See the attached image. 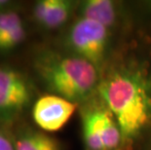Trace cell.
<instances>
[{
    "label": "cell",
    "instance_id": "obj_1",
    "mask_svg": "<svg viewBox=\"0 0 151 150\" xmlns=\"http://www.w3.org/2000/svg\"><path fill=\"white\" fill-rule=\"evenodd\" d=\"M98 94L121 130L133 141L151 128V79L141 70L120 67L101 79Z\"/></svg>",
    "mask_w": 151,
    "mask_h": 150
},
{
    "label": "cell",
    "instance_id": "obj_2",
    "mask_svg": "<svg viewBox=\"0 0 151 150\" xmlns=\"http://www.w3.org/2000/svg\"><path fill=\"white\" fill-rule=\"evenodd\" d=\"M35 69L53 95L74 103L86 100L98 91L101 79L94 65L73 54L41 55L35 62Z\"/></svg>",
    "mask_w": 151,
    "mask_h": 150
},
{
    "label": "cell",
    "instance_id": "obj_3",
    "mask_svg": "<svg viewBox=\"0 0 151 150\" xmlns=\"http://www.w3.org/2000/svg\"><path fill=\"white\" fill-rule=\"evenodd\" d=\"M67 44L73 55L88 60L101 70L108 52L109 30L98 22L80 18L70 28Z\"/></svg>",
    "mask_w": 151,
    "mask_h": 150
},
{
    "label": "cell",
    "instance_id": "obj_4",
    "mask_svg": "<svg viewBox=\"0 0 151 150\" xmlns=\"http://www.w3.org/2000/svg\"><path fill=\"white\" fill-rule=\"evenodd\" d=\"M77 103L57 95H46L35 101L32 117L36 125L45 132H58L74 114Z\"/></svg>",
    "mask_w": 151,
    "mask_h": 150
},
{
    "label": "cell",
    "instance_id": "obj_5",
    "mask_svg": "<svg viewBox=\"0 0 151 150\" xmlns=\"http://www.w3.org/2000/svg\"><path fill=\"white\" fill-rule=\"evenodd\" d=\"M89 111L104 150L117 149L123 141V136L112 113L105 106L90 108Z\"/></svg>",
    "mask_w": 151,
    "mask_h": 150
},
{
    "label": "cell",
    "instance_id": "obj_6",
    "mask_svg": "<svg viewBox=\"0 0 151 150\" xmlns=\"http://www.w3.org/2000/svg\"><path fill=\"white\" fill-rule=\"evenodd\" d=\"M80 16L98 22L109 28L117 21L116 5L108 0H88L80 6Z\"/></svg>",
    "mask_w": 151,
    "mask_h": 150
},
{
    "label": "cell",
    "instance_id": "obj_7",
    "mask_svg": "<svg viewBox=\"0 0 151 150\" xmlns=\"http://www.w3.org/2000/svg\"><path fill=\"white\" fill-rule=\"evenodd\" d=\"M14 143L16 150H60L58 140L37 131L22 133Z\"/></svg>",
    "mask_w": 151,
    "mask_h": 150
},
{
    "label": "cell",
    "instance_id": "obj_8",
    "mask_svg": "<svg viewBox=\"0 0 151 150\" xmlns=\"http://www.w3.org/2000/svg\"><path fill=\"white\" fill-rule=\"evenodd\" d=\"M31 100L30 88L0 91V113L5 115L20 112Z\"/></svg>",
    "mask_w": 151,
    "mask_h": 150
},
{
    "label": "cell",
    "instance_id": "obj_9",
    "mask_svg": "<svg viewBox=\"0 0 151 150\" xmlns=\"http://www.w3.org/2000/svg\"><path fill=\"white\" fill-rule=\"evenodd\" d=\"M73 3L67 0H56L55 5L44 20L39 24L42 27L53 29L62 27L71 15Z\"/></svg>",
    "mask_w": 151,
    "mask_h": 150
},
{
    "label": "cell",
    "instance_id": "obj_10",
    "mask_svg": "<svg viewBox=\"0 0 151 150\" xmlns=\"http://www.w3.org/2000/svg\"><path fill=\"white\" fill-rule=\"evenodd\" d=\"M82 133L88 150H104L101 140L99 139L96 131L94 120L89 109L85 110L82 115Z\"/></svg>",
    "mask_w": 151,
    "mask_h": 150
},
{
    "label": "cell",
    "instance_id": "obj_11",
    "mask_svg": "<svg viewBox=\"0 0 151 150\" xmlns=\"http://www.w3.org/2000/svg\"><path fill=\"white\" fill-rule=\"evenodd\" d=\"M27 88H29V85L20 72L10 67L0 66V91Z\"/></svg>",
    "mask_w": 151,
    "mask_h": 150
},
{
    "label": "cell",
    "instance_id": "obj_12",
    "mask_svg": "<svg viewBox=\"0 0 151 150\" xmlns=\"http://www.w3.org/2000/svg\"><path fill=\"white\" fill-rule=\"evenodd\" d=\"M25 37V29L24 24L15 27L7 34L0 38V50L9 51L16 48L24 41Z\"/></svg>",
    "mask_w": 151,
    "mask_h": 150
},
{
    "label": "cell",
    "instance_id": "obj_13",
    "mask_svg": "<svg viewBox=\"0 0 151 150\" xmlns=\"http://www.w3.org/2000/svg\"><path fill=\"white\" fill-rule=\"evenodd\" d=\"M21 24H22V21L17 12L10 9L1 12L0 13V38Z\"/></svg>",
    "mask_w": 151,
    "mask_h": 150
},
{
    "label": "cell",
    "instance_id": "obj_14",
    "mask_svg": "<svg viewBox=\"0 0 151 150\" xmlns=\"http://www.w3.org/2000/svg\"><path fill=\"white\" fill-rule=\"evenodd\" d=\"M55 2H56V0H41V1H38L35 4L33 17L38 24H40L44 20L45 17L48 15V13L53 8Z\"/></svg>",
    "mask_w": 151,
    "mask_h": 150
},
{
    "label": "cell",
    "instance_id": "obj_15",
    "mask_svg": "<svg viewBox=\"0 0 151 150\" xmlns=\"http://www.w3.org/2000/svg\"><path fill=\"white\" fill-rule=\"evenodd\" d=\"M0 150H16L15 143L2 132H0Z\"/></svg>",
    "mask_w": 151,
    "mask_h": 150
},
{
    "label": "cell",
    "instance_id": "obj_16",
    "mask_svg": "<svg viewBox=\"0 0 151 150\" xmlns=\"http://www.w3.org/2000/svg\"><path fill=\"white\" fill-rule=\"evenodd\" d=\"M9 1H5V0H0V13L7 10L9 6Z\"/></svg>",
    "mask_w": 151,
    "mask_h": 150
}]
</instances>
